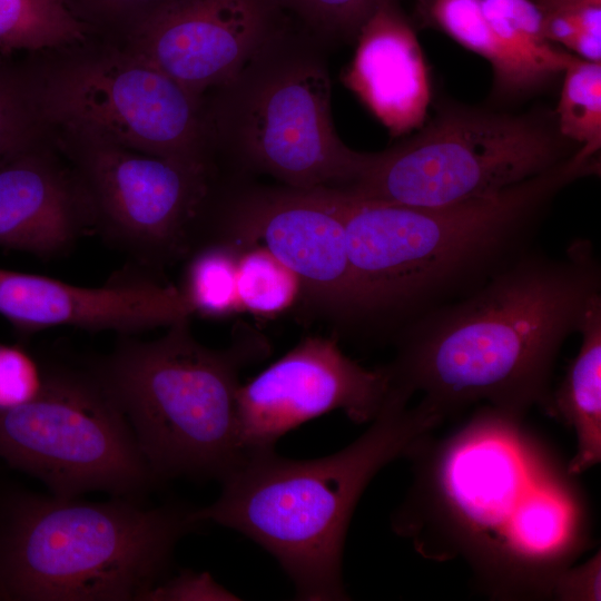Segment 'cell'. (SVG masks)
Masks as SVG:
<instances>
[{"label": "cell", "instance_id": "cell-2", "mask_svg": "<svg viewBox=\"0 0 601 601\" xmlns=\"http://www.w3.org/2000/svg\"><path fill=\"white\" fill-rule=\"evenodd\" d=\"M598 296L600 270L588 242L560 259L519 258L406 329L386 365L391 386L422 392L445 418L480 401L522 417L534 405L549 412L555 358Z\"/></svg>", "mask_w": 601, "mask_h": 601}, {"label": "cell", "instance_id": "cell-7", "mask_svg": "<svg viewBox=\"0 0 601 601\" xmlns=\"http://www.w3.org/2000/svg\"><path fill=\"white\" fill-rule=\"evenodd\" d=\"M325 42L292 14L228 82L206 114L209 138L237 171L298 189L345 188L371 154L347 147L332 118Z\"/></svg>", "mask_w": 601, "mask_h": 601}, {"label": "cell", "instance_id": "cell-13", "mask_svg": "<svg viewBox=\"0 0 601 601\" xmlns=\"http://www.w3.org/2000/svg\"><path fill=\"white\" fill-rule=\"evenodd\" d=\"M391 390L386 365L367 370L346 356L336 336H308L237 394L247 452L274 449L290 430L332 411L355 423L372 422Z\"/></svg>", "mask_w": 601, "mask_h": 601}, {"label": "cell", "instance_id": "cell-23", "mask_svg": "<svg viewBox=\"0 0 601 601\" xmlns=\"http://www.w3.org/2000/svg\"><path fill=\"white\" fill-rule=\"evenodd\" d=\"M554 114L562 137L593 157L601 147V62L571 55L563 72Z\"/></svg>", "mask_w": 601, "mask_h": 601}, {"label": "cell", "instance_id": "cell-3", "mask_svg": "<svg viewBox=\"0 0 601 601\" xmlns=\"http://www.w3.org/2000/svg\"><path fill=\"white\" fill-rule=\"evenodd\" d=\"M391 388L372 425L341 451L313 460L249 451L220 481L210 505L191 511L199 524L233 529L270 553L288 575L298 600L348 599L342 574L348 524L374 475L408 455L445 417L422 400Z\"/></svg>", "mask_w": 601, "mask_h": 601}, {"label": "cell", "instance_id": "cell-4", "mask_svg": "<svg viewBox=\"0 0 601 601\" xmlns=\"http://www.w3.org/2000/svg\"><path fill=\"white\" fill-rule=\"evenodd\" d=\"M599 171L597 156L575 152L499 193L440 206L368 201L334 188L365 322L397 318L499 265L561 189Z\"/></svg>", "mask_w": 601, "mask_h": 601}, {"label": "cell", "instance_id": "cell-21", "mask_svg": "<svg viewBox=\"0 0 601 601\" xmlns=\"http://www.w3.org/2000/svg\"><path fill=\"white\" fill-rule=\"evenodd\" d=\"M88 26L65 0H0V51L40 50L86 38Z\"/></svg>", "mask_w": 601, "mask_h": 601}, {"label": "cell", "instance_id": "cell-12", "mask_svg": "<svg viewBox=\"0 0 601 601\" xmlns=\"http://www.w3.org/2000/svg\"><path fill=\"white\" fill-rule=\"evenodd\" d=\"M207 242L262 244L298 278V308L339 332L365 322L333 188L236 189L210 216Z\"/></svg>", "mask_w": 601, "mask_h": 601}, {"label": "cell", "instance_id": "cell-20", "mask_svg": "<svg viewBox=\"0 0 601 601\" xmlns=\"http://www.w3.org/2000/svg\"><path fill=\"white\" fill-rule=\"evenodd\" d=\"M496 41L541 89L562 75L572 53L548 40L532 0H480Z\"/></svg>", "mask_w": 601, "mask_h": 601}, {"label": "cell", "instance_id": "cell-29", "mask_svg": "<svg viewBox=\"0 0 601 601\" xmlns=\"http://www.w3.org/2000/svg\"><path fill=\"white\" fill-rule=\"evenodd\" d=\"M236 595L218 584L208 573L183 571L171 579H162L141 598L147 601L236 600Z\"/></svg>", "mask_w": 601, "mask_h": 601}, {"label": "cell", "instance_id": "cell-25", "mask_svg": "<svg viewBox=\"0 0 601 601\" xmlns=\"http://www.w3.org/2000/svg\"><path fill=\"white\" fill-rule=\"evenodd\" d=\"M545 37L582 59L601 62V0H532Z\"/></svg>", "mask_w": 601, "mask_h": 601}, {"label": "cell", "instance_id": "cell-11", "mask_svg": "<svg viewBox=\"0 0 601 601\" xmlns=\"http://www.w3.org/2000/svg\"><path fill=\"white\" fill-rule=\"evenodd\" d=\"M88 142L80 181L95 228L148 270L186 259L205 231L210 166Z\"/></svg>", "mask_w": 601, "mask_h": 601}, {"label": "cell", "instance_id": "cell-19", "mask_svg": "<svg viewBox=\"0 0 601 601\" xmlns=\"http://www.w3.org/2000/svg\"><path fill=\"white\" fill-rule=\"evenodd\" d=\"M415 13L424 26L444 32L490 62L496 96L516 98L536 90L496 41L482 13L480 0H416Z\"/></svg>", "mask_w": 601, "mask_h": 601}, {"label": "cell", "instance_id": "cell-8", "mask_svg": "<svg viewBox=\"0 0 601 601\" xmlns=\"http://www.w3.org/2000/svg\"><path fill=\"white\" fill-rule=\"evenodd\" d=\"M581 147L561 136L552 112L446 106L411 138L371 154L348 195L368 201L440 206L499 193Z\"/></svg>", "mask_w": 601, "mask_h": 601}, {"label": "cell", "instance_id": "cell-9", "mask_svg": "<svg viewBox=\"0 0 601 601\" xmlns=\"http://www.w3.org/2000/svg\"><path fill=\"white\" fill-rule=\"evenodd\" d=\"M0 457L60 496L97 490L131 495L157 480L93 370L45 372L33 400L0 411Z\"/></svg>", "mask_w": 601, "mask_h": 601}, {"label": "cell", "instance_id": "cell-31", "mask_svg": "<svg viewBox=\"0 0 601 601\" xmlns=\"http://www.w3.org/2000/svg\"><path fill=\"white\" fill-rule=\"evenodd\" d=\"M68 8L76 2L87 11L107 17H134L135 23L164 0H65Z\"/></svg>", "mask_w": 601, "mask_h": 601}, {"label": "cell", "instance_id": "cell-22", "mask_svg": "<svg viewBox=\"0 0 601 601\" xmlns=\"http://www.w3.org/2000/svg\"><path fill=\"white\" fill-rule=\"evenodd\" d=\"M243 246L211 240L198 246L185 259L179 287L194 314L224 318L239 313L237 260Z\"/></svg>", "mask_w": 601, "mask_h": 601}, {"label": "cell", "instance_id": "cell-27", "mask_svg": "<svg viewBox=\"0 0 601 601\" xmlns=\"http://www.w3.org/2000/svg\"><path fill=\"white\" fill-rule=\"evenodd\" d=\"M33 108L21 83L0 69V160L29 147Z\"/></svg>", "mask_w": 601, "mask_h": 601}, {"label": "cell", "instance_id": "cell-18", "mask_svg": "<svg viewBox=\"0 0 601 601\" xmlns=\"http://www.w3.org/2000/svg\"><path fill=\"white\" fill-rule=\"evenodd\" d=\"M579 332L580 349L552 392L548 412L575 432L577 452L566 464L573 476L601 460V295L588 307Z\"/></svg>", "mask_w": 601, "mask_h": 601}, {"label": "cell", "instance_id": "cell-30", "mask_svg": "<svg viewBox=\"0 0 601 601\" xmlns=\"http://www.w3.org/2000/svg\"><path fill=\"white\" fill-rule=\"evenodd\" d=\"M600 552L579 566L562 570L554 580L551 598L562 601H600Z\"/></svg>", "mask_w": 601, "mask_h": 601}, {"label": "cell", "instance_id": "cell-16", "mask_svg": "<svg viewBox=\"0 0 601 601\" xmlns=\"http://www.w3.org/2000/svg\"><path fill=\"white\" fill-rule=\"evenodd\" d=\"M342 81L392 137L420 129L431 101L427 66L400 0L380 6L361 27Z\"/></svg>", "mask_w": 601, "mask_h": 601}, {"label": "cell", "instance_id": "cell-14", "mask_svg": "<svg viewBox=\"0 0 601 601\" xmlns=\"http://www.w3.org/2000/svg\"><path fill=\"white\" fill-rule=\"evenodd\" d=\"M289 17L284 0H164L134 24L129 52L201 98L233 79Z\"/></svg>", "mask_w": 601, "mask_h": 601}, {"label": "cell", "instance_id": "cell-5", "mask_svg": "<svg viewBox=\"0 0 601 601\" xmlns=\"http://www.w3.org/2000/svg\"><path fill=\"white\" fill-rule=\"evenodd\" d=\"M257 334L223 349L201 345L190 318L151 341L121 336L92 370L119 405L155 477L221 480L246 456L237 410L239 373L267 355Z\"/></svg>", "mask_w": 601, "mask_h": 601}, {"label": "cell", "instance_id": "cell-26", "mask_svg": "<svg viewBox=\"0 0 601 601\" xmlns=\"http://www.w3.org/2000/svg\"><path fill=\"white\" fill-rule=\"evenodd\" d=\"M394 0H284L288 12L325 43L355 40L383 3Z\"/></svg>", "mask_w": 601, "mask_h": 601}, {"label": "cell", "instance_id": "cell-6", "mask_svg": "<svg viewBox=\"0 0 601 601\" xmlns=\"http://www.w3.org/2000/svg\"><path fill=\"white\" fill-rule=\"evenodd\" d=\"M28 496L0 531V600H141L160 582L193 510Z\"/></svg>", "mask_w": 601, "mask_h": 601}, {"label": "cell", "instance_id": "cell-17", "mask_svg": "<svg viewBox=\"0 0 601 601\" xmlns=\"http://www.w3.org/2000/svg\"><path fill=\"white\" fill-rule=\"evenodd\" d=\"M95 228L81 181L28 148L0 160V246L51 258Z\"/></svg>", "mask_w": 601, "mask_h": 601}, {"label": "cell", "instance_id": "cell-28", "mask_svg": "<svg viewBox=\"0 0 601 601\" xmlns=\"http://www.w3.org/2000/svg\"><path fill=\"white\" fill-rule=\"evenodd\" d=\"M45 372L21 347L0 344V411L33 400L43 385Z\"/></svg>", "mask_w": 601, "mask_h": 601}, {"label": "cell", "instance_id": "cell-10", "mask_svg": "<svg viewBox=\"0 0 601 601\" xmlns=\"http://www.w3.org/2000/svg\"><path fill=\"white\" fill-rule=\"evenodd\" d=\"M200 102L128 51L67 68L46 89L42 108L89 141L209 166V131Z\"/></svg>", "mask_w": 601, "mask_h": 601}, {"label": "cell", "instance_id": "cell-1", "mask_svg": "<svg viewBox=\"0 0 601 601\" xmlns=\"http://www.w3.org/2000/svg\"><path fill=\"white\" fill-rule=\"evenodd\" d=\"M522 421L487 405L452 435L425 440L408 456L414 480L392 519L426 558H463L499 599L551 598L590 544L575 476Z\"/></svg>", "mask_w": 601, "mask_h": 601}, {"label": "cell", "instance_id": "cell-15", "mask_svg": "<svg viewBox=\"0 0 601 601\" xmlns=\"http://www.w3.org/2000/svg\"><path fill=\"white\" fill-rule=\"evenodd\" d=\"M0 315L23 334L67 326L131 336L194 313L179 287L142 267L121 270L97 287L0 268Z\"/></svg>", "mask_w": 601, "mask_h": 601}, {"label": "cell", "instance_id": "cell-24", "mask_svg": "<svg viewBox=\"0 0 601 601\" xmlns=\"http://www.w3.org/2000/svg\"><path fill=\"white\" fill-rule=\"evenodd\" d=\"M297 276L262 244L242 247L237 260V294L242 312L272 318L300 300Z\"/></svg>", "mask_w": 601, "mask_h": 601}]
</instances>
